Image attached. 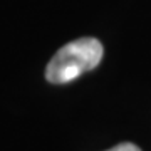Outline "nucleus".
Listing matches in <instances>:
<instances>
[{
	"label": "nucleus",
	"instance_id": "f257e3e1",
	"mask_svg": "<svg viewBox=\"0 0 151 151\" xmlns=\"http://www.w3.org/2000/svg\"><path fill=\"white\" fill-rule=\"evenodd\" d=\"M103 44L94 37H82L65 44L50 59L45 77L52 84H65L92 70L103 59Z\"/></svg>",
	"mask_w": 151,
	"mask_h": 151
},
{
	"label": "nucleus",
	"instance_id": "f03ea898",
	"mask_svg": "<svg viewBox=\"0 0 151 151\" xmlns=\"http://www.w3.org/2000/svg\"><path fill=\"white\" fill-rule=\"evenodd\" d=\"M108 151H141V150L136 145H133V143H121V145L114 146V148H111Z\"/></svg>",
	"mask_w": 151,
	"mask_h": 151
}]
</instances>
